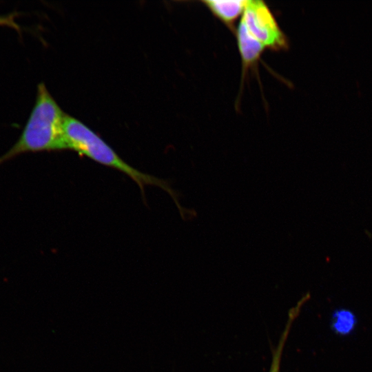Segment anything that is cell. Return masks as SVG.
Here are the masks:
<instances>
[{
	"instance_id": "6da1fadb",
	"label": "cell",
	"mask_w": 372,
	"mask_h": 372,
	"mask_svg": "<svg viewBox=\"0 0 372 372\" xmlns=\"http://www.w3.org/2000/svg\"><path fill=\"white\" fill-rule=\"evenodd\" d=\"M66 115L45 84L40 83L26 124L15 144L0 156V164L25 152L66 149L64 138Z\"/></svg>"
},
{
	"instance_id": "7a4b0ae2",
	"label": "cell",
	"mask_w": 372,
	"mask_h": 372,
	"mask_svg": "<svg viewBox=\"0 0 372 372\" xmlns=\"http://www.w3.org/2000/svg\"><path fill=\"white\" fill-rule=\"evenodd\" d=\"M66 149L74 150L103 165L125 174L139 187L144 194L145 186H158L167 192L182 211L176 194L166 181L142 172L123 160L118 154L92 130L78 119L66 115L64 125Z\"/></svg>"
},
{
	"instance_id": "3957f363",
	"label": "cell",
	"mask_w": 372,
	"mask_h": 372,
	"mask_svg": "<svg viewBox=\"0 0 372 372\" xmlns=\"http://www.w3.org/2000/svg\"><path fill=\"white\" fill-rule=\"evenodd\" d=\"M241 19L249 32L265 48L282 50L287 39L267 4L259 0L247 1Z\"/></svg>"
},
{
	"instance_id": "277c9868",
	"label": "cell",
	"mask_w": 372,
	"mask_h": 372,
	"mask_svg": "<svg viewBox=\"0 0 372 372\" xmlns=\"http://www.w3.org/2000/svg\"><path fill=\"white\" fill-rule=\"evenodd\" d=\"M236 38L243 66L247 68L258 61L265 46L249 32L242 19L236 30Z\"/></svg>"
},
{
	"instance_id": "5b68a950",
	"label": "cell",
	"mask_w": 372,
	"mask_h": 372,
	"mask_svg": "<svg viewBox=\"0 0 372 372\" xmlns=\"http://www.w3.org/2000/svg\"><path fill=\"white\" fill-rule=\"evenodd\" d=\"M247 1L209 0L203 2L223 22L230 25L243 13Z\"/></svg>"
},
{
	"instance_id": "8992f818",
	"label": "cell",
	"mask_w": 372,
	"mask_h": 372,
	"mask_svg": "<svg viewBox=\"0 0 372 372\" xmlns=\"http://www.w3.org/2000/svg\"><path fill=\"white\" fill-rule=\"evenodd\" d=\"M357 325V316L350 309H336L331 316L330 327L337 335L341 337L351 335L355 331Z\"/></svg>"
},
{
	"instance_id": "52a82bcc",
	"label": "cell",
	"mask_w": 372,
	"mask_h": 372,
	"mask_svg": "<svg viewBox=\"0 0 372 372\" xmlns=\"http://www.w3.org/2000/svg\"><path fill=\"white\" fill-rule=\"evenodd\" d=\"M309 298L306 296L303 297L295 307L291 308L289 312L288 319L285 325V329L279 339V342L276 347L272 351L271 363L269 372H280V363L282 360V352L287 340L290 329L293 322L296 320L299 314L300 310L305 300Z\"/></svg>"
},
{
	"instance_id": "ba28073f",
	"label": "cell",
	"mask_w": 372,
	"mask_h": 372,
	"mask_svg": "<svg viewBox=\"0 0 372 372\" xmlns=\"http://www.w3.org/2000/svg\"><path fill=\"white\" fill-rule=\"evenodd\" d=\"M17 13H11L6 15H0V25L11 28L17 32H21V28L16 22Z\"/></svg>"
}]
</instances>
